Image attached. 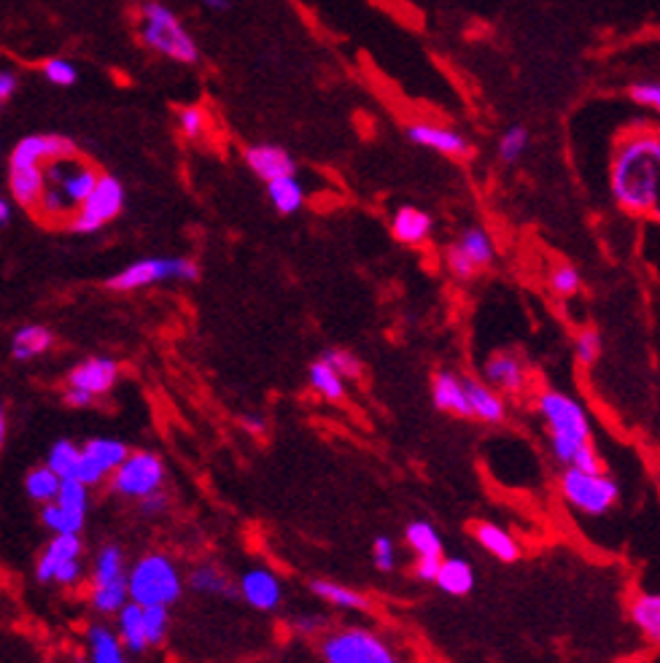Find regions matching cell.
Segmentation results:
<instances>
[{
	"label": "cell",
	"instance_id": "1",
	"mask_svg": "<svg viewBox=\"0 0 660 663\" xmlns=\"http://www.w3.org/2000/svg\"><path fill=\"white\" fill-rule=\"evenodd\" d=\"M615 203L631 216H652L660 205L658 130L639 127L617 138L609 165Z\"/></svg>",
	"mask_w": 660,
	"mask_h": 663
},
{
	"label": "cell",
	"instance_id": "2",
	"mask_svg": "<svg viewBox=\"0 0 660 663\" xmlns=\"http://www.w3.org/2000/svg\"><path fill=\"white\" fill-rule=\"evenodd\" d=\"M537 413L547 429L550 453L561 467L607 472L601 453L593 445V426L580 399L564 391L545 389L537 394Z\"/></svg>",
	"mask_w": 660,
	"mask_h": 663
},
{
	"label": "cell",
	"instance_id": "3",
	"mask_svg": "<svg viewBox=\"0 0 660 663\" xmlns=\"http://www.w3.org/2000/svg\"><path fill=\"white\" fill-rule=\"evenodd\" d=\"M103 173H97L92 165L79 162L76 157L49 162L46 165V178L54 186H46V195L38 205V213L44 219H73V213L79 211L84 200L92 195Z\"/></svg>",
	"mask_w": 660,
	"mask_h": 663
},
{
	"label": "cell",
	"instance_id": "4",
	"mask_svg": "<svg viewBox=\"0 0 660 663\" xmlns=\"http://www.w3.org/2000/svg\"><path fill=\"white\" fill-rule=\"evenodd\" d=\"M130 602L143 607H173L184 596L186 577L168 553L151 550L130 566Z\"/></svg>",
	"mask_w": 660,
	"mask_h": 663
},
{
	"label": "cell",
	"instance_id": "5",
	"mask_svg": "<svg viewBox=\"0 0 660 663\" xmlns=\"http://www.w3.org/2000/svg\"><path fill=\"white\" fill-rule=\"evenodd\" d=\"M138 36L151 52L162 54L173 62H184V65H194L200 60V49L192 33L181 25V19L176 17V11L168 9L165 3L159 0H146L141 6V27H138Z\"/></svg>",
	"mask_w": 660,
	"mask_h": 663
},
{
	"label": "cell",
	"instance_id": "6",
	"mask_svg": "<svg viewBox=\"0 0 660 663\" xmlns=\"http://www.w3.org/2000/svg\"><path fill=\"white\" fill-rule=\"evenodd\" d=\"M558 491L566 507L585 518H601L612 513L620 502V486L607 472H585L577 467H564L558 475Z\"/></svg>",
	"mask_w": 660,
	"mask_h": 663
},
{
	"label": "cell",
	"instance_id": "7",
	"mask_svg": "<svg viewBox=\"0 0 660 663\" xmlns=\"http://www.w3.org/2000/svg\"><path fill=\"white\" fill-rule=\"evenodd\" d=\"M127 575L130 569L124 564V553L119 545H103L97 550L95 564H92V593H89V604L97 615H116L130 602Z\"/></svg>",
	"mask_w": 660,
	"mask_h": 663
},
{
	"label": "cell",
	"instance_id": "8",
	"mask_svg": "<svg viewBox=\"0 0 660 663\" xmlns=\"http://www.w3.org/2000/svg\"><path fill=\"white\" fill-rule=\"evenodd\" d=\"M200 278V265L189 257H146L132 262L106 281L114 292H138L149 289L154 283L184 281L194 283Z\"/></svg>",
	"mask_w": 660,
	"mask_h": 663
},
{
	"label": "cell",
	"instance_id": "9",
	"mask_svg": "<svg viewBox=\"0 0 660 663\" xmlns=\"http://www.w3.org/2000/svg\"><path fill=\"white\" fill-rule=\"evenodd\" d=\"M321 658L324 663H402L388 642L361 626L329 631L321 639Z\"/></svg>",
	"mask_w": 660,
	"mask_h": 663
},
{
	"label": "cell",
	"instance_id": "10",
	"mask_svg": "<svg viewBox=\"0 0 660 663\" xmlns=\"http://www.w3.org/2000/svg\"><path fill=\"white\" fill-rule=\"evenodd\" d=\"M165 461L151 451H130L124 464L111 475V491L122 499L141 502L146 496L162 491Z\"/></svg>",
	"mask_w": 660,
	"mask_h": 663
},
{
	"label": "cell",
	"instance_id": "11",
	"mask_svg": "<svg viewBox=\"0 0 660 663\" xmlns=\"http://www.w3.org/2000/svg\"><path fill=\"white\" fill-rule=\"evenodd\" d=\"M124 197L127 195H124L122 181L103 173L95 189H92V195L84 200V205L68 221V230L79 232V235H92V232L103 230L106 224H111L124 211Z\"/></svg>",
	"mask_w": 660,
	"mask_h": 663
},
{
	"label": "cell",
	"instance_id": "12",
	"mask_svg": "<svg viewBox=\"0 0 660 663\" xmlns=\"http://www.w3.org/2000/svg\"><path fill=\"white\" fill-rule=\"evenodd\" d=\"M76 157V143L65 135H27L9 154V165H49V162Z\"/></svg>",
	"mask_w": 660,
	"mask_h": 663
},
{
	"label": "cell",
	"instance_id": "13",
	"mask_svg": "<svg viewBox=\"0 0 660 663\" xmlns=\"http://www.w3.org/2000/svg\"><path fill=\"white\" fill-rule=\"evenodd\" d=\"M238 596L248 607H254L259 612H275L283 602V588L281 580L275 575L273 569L267 566H254L246 569L238 580Z\"/></svg>",
	"mask_w": 660,
	"mask_h": 663
},
{
	"label": "cell",
	"instance_id": "14",
	"mask_svg": "<svg viewBox=\"0 0 660 663\" xmlns=\"http://www.w3.org/2000/svg\"><path fill=\"white\" fill-rule=\"evenodd\" d=\"M483 381L493 386V389L502 391V394L518 397L528 386V367L518 354L499 351V354H491L485 359Z\"/></svg>",
	"mask_w": 660,
	"mask_h": 663
},
{
	"label": "cell",
	"instance_id": "15",
	"mask_svg": "<svg viewBox=\"0 0 660 663\" xmlns=\"http://www.w3.org/2000/svg\"><path fill=\"white\" fill-rule=\"evenodd\" d=\"M116 381H119V364L108 356H89L81 364H76L71 372H68V386L71 389L87 391L89 397H103L108 391L114 389Z\"/></svg>",
	"mask_w": 660,
	"mask_h": 663
},
{
	"label": "cell",
	"instance_id": "16",
	"mask_svg": "<svg viewBox=\"0 0 660 663\" xmlns=\"http://www.w3.org/2000/svg\"><path fill=\"white\" fill-rule=\"evenodd\" d=\"M81 553H84V545L79 534H54L36 561V580L44 585L54 583L65 566L81 561Z\"/></svg>",
	"mask_w": 660,
	"mask_h": 663
},
{
	"label": "cell",
	"instance_id": "17",
	"mask_svg": "<svg viewBox=\"0 0 660 663\" xmlns=\"http://www.w3.org/2000/svg\"><path fill=\"white\" fill-rule=\"evenodd\" d=\"M246 165L264 184H273L278 178L297 176V162L289 151L275 143H256L246 149Z\"/></svg>",
	"mask_w": 660,
	"mask_h": 663
},
{
	"label": "cell",
	"instance_id": "18",
	"mask_svg": "<svg viewBox=\"0 0 660 663\" xmlns=\"http://www.w3.org/2000/svg\"><path fill=\"white\" fill-rule=\"evenodd\" d=\"M46 186V165H9V192L11 200L27 211H38L44 200Z\"/></svg>",
	"mask_w": 660,
	"mask_h": 663
},
{
	"label": "cell",
	"instance_id": "19",
	"mask_svg": "<svg viewBox=\"0 0 660 663\" xmlns=\"http://www.w3.org/2000/svg\"><path fill=\"white\" fill-rule=\"evenodd\" d=\"M407 138L423 149H434L445 154V157H467L469 154V141L456 130L442 127V124L432 122H415L407 127Z\"/></svg>",
	"mask_w": 660,
	"mask_h": 663
},
{
	"label": "cell",
	"instance_id": "20",
	"mask_svg": "<svg viewBox=\"0 0 660 663\" xmlns=\"http://www.w3.org/2000/svg\"><path fill=\"white\" fill-rule=\"evenodd\" d=\"M432 402L437 410H445V413H453V416L461 418H472L467 378L464 375H456V372L450 370L437 372L432 381Z\"/></svg>",
	"mask_w": 660,
	"mask_h": 663
},
{
	"label": "cell",
	"instance_id": "21",
	"mask_svg": "<svg viewBox=\"0 0 660 663\" xmlns=\"http://www.w3.org/2000/svg\"><path fill=\"white\" fill-rule=\"evenodd\" d=\"M628 618L647 645L660 647V591H642L631 596Z\"/></svg>",
	"mask_w": 660,
	"mask_h": 663
},
{
	"label": "cell",
	"instance_id": "22",
	"mask_svg": "<svg viewBox=\"0 0 660 663\" xmlns=\"http://www.w3.org/2000/svg\"><path fill=\"white\" fill-rule=\"evenodd\" d=\"M467 394L472 418L483 421V424H502L507 418V402H504V394L499 389H493L485 381L467 378Z\"/></svg>",
	"mask_w": 660,
	"mask_h": 663
},
{
	"label": "cell",
	"instance_id": "23",
	"mask_svg": "<svg viewBox=\"0 0 660 663\" xmlns=\"http://www.w3.org/2000/svg\"><path fill=\"white\" fill-rule=\"evenodd\" d=\"M434 230L432 216L421 208H413V205H402L396 208V213L391 216V235H394L399 243L405 246H421L429 240Z\"/></svg>",
	"mask_w": 660,
	"mask_h": 663
},
{
	"label": "cell",
	"instance_id": "24",
	"mask_svg": "<svg viewBox=\"0 0 660 663\" xmlns=\"http://www.w3.org/2000/svg\"><path fill=\"white\" fill-rule=\"evenodd\" d=\"M310 593H313L316 599H321V602L337 607V610H345V612H370L372 610L370 596H364V593L356 591V588H351V585L326 580V577H316V580H310Z\"/></svg>",
	"mask_w": 660,
	"mask_h": 663
},
{
	"label": "cell",
	"instance_id": "25",
	"mask_svg": "<svg viewBox=\"0 0 660 663\" xmlns=\"http://www.w3.org/2000/svg\"><path fill=\"white\" fill-rule=\"evenodd\" d=\"M472 534H475L477 545H480L488 556L496 558V561L512 564V561H518L520 558L518 540H515L504 526H499V523L491 521L475 523V531H472Z\"/></svg>",
	"mask_w": 660,
	"mask_h": 663
},
{
	"label": "cell",
	"instance_id": "26",
	"mask_svg": "<svg viewBox=\"0 0 660 663\" xmlns=\"http://www.w3.org/2000/svg\"><path fill=\"white\" fill-rule=\"evenodd\" d=\"M127 647L122 637L111 631L106 623H92L87 628V655L89 663H127Z\"/></svg>",
	"mask_w": 660,
	"mask_h": 663
},
{
	"label": "cell",
	"instance_id": "27",
	"mask_svg": "<svg viewBox=\"0 0 660 663\" xmlns=\"http://www.w3.org/2000/svg\"><path fill=\"white\" fill-rule=\"evenodd\" d=\"M116 634L122 637L124 647L130 653H146L149 637H146V607L138 602H127L116 612Z\"/></svg>",
	"mask_w": 660,
	"mask_h": 663
},
{
	"label": "cell",
	"instance_id": "28",
	"mask_svg": "<svg viewBox=\"0 0 660 663\" xmlns=\"http://www.w3.org/2000/svg\"><path fill=\"white\" fill-rule=\"evenodd\" d=\"M54 345L52 329H46L44 324H25L11 335V356L17 362H30L44 356Z\"/></svg>",
	"mask_w": 660,
	"mask_h": 663
},
{
	"label": "cell",
	"instance_id": "29",
	"mask_svg": "<svg viewBox=\"0 0 660 663\" xmlns=\"http://www.w3.org/2000/svg\"><path fill=\"white\" fill-rule=\"evenodd\" d=\"M186 585H189L194 593H203V596H235V593H238V585L229 580L227 572H224L221 566L208 564V561L189 569Z\"/></svg>",
	"mask_w": 660,
	"mask_h": 663
},
{
	"label": "cell",
	"instance_id": "30",
	"mask_svg": "<svg viewBox=\"0 0 660 663\" xmlns=\"http://www.w3.org/2000/svg\"><path fill=\"white\" fill-rule=\"evenodd\" d=\"M434 585L448 596H467L475 588V569L464 558H442L440 575Z\"/></svg>",
	"mask_w": 660,
	"mask_h": 663
},
{
	"label": "cell",
	"instance_id": "31",
	"mask_svg": "<svg viewBox=\"0 0 660 663\" xmlns=\"http://www.w3.org/2000/svg\"><path fill=\"white\" fill-rule=\"evenodd\" d=\"M81 448H84L89 459L95 461L97 467L106 469L108 478H111L116 469L122 467L124 459L130 456V448H127L122 440H114V437H92V440L84 442Z\"/></svg>",
	"mask_w": 660,
	"mask_h": 663
},
{
	"label": "cell",
	"instance_id": "32",
	"mask_svg": "<svg viewBox=\"0 0 660 663\" xmlns=\"http://www.w3.org/2000/svg\"><path fill=\"white\" fill-rule=\"evenodd\" d=\"M308 383L318 397L329 399V402H343L345 399V378L326 359L310 364Z\"/></svg>",
	"mask_w": 660,
	"mask_h": 663
},
{
	"label": "cell",
	"instance_id": "33",
	"mask_svg": "<svg viewBox=\"0 0 660 663\" xmlns=\"http://www.w3.org/2000/svg\"><path fill=\"white\" fill-rule=\"evenodd\" d=\"M41 523L52 534H81L84 523H87V513L71 510V507H65L60 502H49L41 504Z\"/></svg>",
	"mask_w": 660,
	"mask_h": 663
},
{
	"label": "cell",
	"instance_id": "34",
	"mask_svg": "<svg viewBox=\"0 0 660 663\" xmlns=\"http://www.w3.org/2000/svg\"><path fill=\"white\" fill-rule=\"evenodd\" d=\"M267 197H270L275 211L283 213V216H291V213H297L305 205V186L297 181V176L278 178L273 184H267Z\"/></svg>",
	"mask_w": 660,
	"mask_h": 663
},
{
	"label": "cell",
	"instance_id": "35",
	"mask_svg": "<svg viewBox=\"0 0 660 663\" xmlns=\"http://www.w3.org/2000/svg\"><path fill=\"white\" fill-rule=\"evenodd\" d=\"M456 246L472 259V265H475L477 270H485V267L493 262V257H496L493 238L488 235V230H483V227H469V230L461 232V238L456 240Z\"/></svg>",
	"mask_w": 660,
	"mask_h": 663
},
{
	"label": "cell",
	"instance_id": "36",
	"mask_svg": "<svg viewBox=\"0 0 660 663\" xmlns=\"http://www.w3.org/2000/svg\"><path fill=\"white\" fill-rule=\"evenodd\" d=\"M62 475H57L52 467H33L25 475V494L38 504H49L57 499L62 488Z\"/></svg>",
	"mask_w": 660,
	"mask_h": 663
},
{
	"label": "cell",
	"instance_id": "37",
	"mask_svg": "<svg viewBox=\"0 0 660 663\" xmlns=\"http://www.w3.org/2000/svg\"><path fill=\"white\" fill-rule=\"evenodd\" d=\"M405 540L410 550L418 556H442V537L440 531L434 529L429 521H413L407 523Z\"/></svg>",
	"mask_w": 660,
	"mask_h": 663
},
{
	"label": "cell",
	"instance_id": "38",
	"mask_svg": "<svg viewBox=\"0 0 660 663\" xmlns=\"http://www.w3.org/2000/svg\"><path fill=\"white\" fill-rule=\"evenodd\" d=\"M81 459V445H76L73 440H57L46 453V467H52L57 475L68 478L73 472V467L79 464Z\"/></svg>",
	"mask_w": 660,
	"mask_h": 663
},
{
	"label": "cell",
	"instance_id": "39",
	"mask_svg": "<svg viewBox=\"0 0 660 663\" xmlns=\"http://www.w3.org/2000/svg\"><path fill=\"white\" fill-rule=\"evenodd\" d=\"M528 143H531V135L523 124H512L510 130L499 138V157L504 162H518L523 154H526Z\"/></svg>",
	"mask_w": 660,
	"mask_h": 663
},
{
	"label": "cell",
	"instance_id": "40",
	"mask_svg": "<svg viewBox=\"0 0 660 663\" xmlns=\"http://www.w3.org/2000/svg\"><path fill=\"white\" fill-rule=\"evenodd\" d=\"M601 351H604V343H601V335L596 329H580L577 337H574V356L577 362L590 367L601 359Z\"/></svg>",
	"mask_w": 660,
	"mask_h": 663
},
{
	"label": "cell",
	"instance_id": "41",
	"mask_svg": "<svg viewBox=\"0 0 660 663\" xmlns=\"http://www.w3.org/2000/svg\"><path fill=\"white\" fill-rule=\"evenodd\" d=\"M550 289L558 297H574L582 289V275L572 265H555L550 270Z\"/></svg>",
	"mask_w": 660,
	"mask_h": 663
},
{
	"label": "cell",
	"instance_id": "42",
	"mask_svg": "<svg viewBox=\"0 0 660 663\" xmlns=\"http://www.w3.org/2000/svg\"><path fill=\"white\" fill-rule=\"evenodd\" d=\"M44 76L49 84L54 87H73L79 81V71L71 60L65 57H52V60L44 62Z\"/></svg>",
	"mask_w": 660,
	"mask_h": 663
},
{
	"label": "cell",
	"instance_id": "43",
	"mask_svg": "<svg viewBox=\"0 0 660 663\" xmlns=\"http://www.w3.org/2000/svg\"><path fill=\"white\" fill-rule=\"evenodd\" d=\"M170 631V607H146V637L149 645L157 647L165 642Z\"/></svg>",
	"mask_w": 660,
	"mask_h": 663
},
{
	"label": "cell",
	"instance_id": "44",
	"mask_svg": "<svg viewBox=\"0 0 660 663\" xmlns=\"http://www.w3.org/2000/svg\"><path fill=\"white\" fill-rule=\"evenodd\" d=\"M205 124H208V116H205V108L200 106H186L178 111V130L184 138L189 141H197L205 135Z\"/></svg>",
	"mask_w": 660,
	"mask_h": 663
},
{
	"label": "cell",
	"instance_id": "45",
	"mask_svg": "<svg viewBox=\"0 0 660 663\" xmlns=\"http://www.w3.org/2000/svg\"><path fill=\"white\" fill-rule=\"evenodd\" d=\"M54 502L65 504V507H71V510H81V513H87L89 510V486H84L81 480L65 478L62 480L60 494Z\"/></svg>",
	"mask_w": 660,
	"mask_h": 663
},
{
	"label": "cell",
	"instance_id": "46",
	"mask_svg": "<svg viewBox=\"0 0 660 663\" xmlns=\"http://www.w3.org/2000/svg\"><path fill=\"white\" fill-rule=\"evenodd\" d=\"M628 98L634 100L636 106L650 108L660 116V81H634L628 87Z\"/></svg>",
	"mask_w": 660,
	"mask_h": 663
},
{
	"label": "cell",
	"instance_id": "47",
	"mask_svg": "<svg viewBox=\"0 0 660 663\" xmlns=\"http://www.w3.org/2000/svg\"><path fill=\"white\" fill-rule=\"evenodd\" d=\"M372 561H375V569L383 572V575H391L396 569V545L391 537H375L372 542Z\"/></svg>",
	"mask_w": 660,
	"mask_h": 663
},
{
	"label": "cell",
	"instance_id": "48",
	"mask_svg": "<svg viewBox=\"0 0 660 663\" xmlns=\"http://www.w3.org/2000/svg\"><path fill=\"white\" fill-rule=\"evenodd\" d=\"M321 359H326V362L332 364V367H335L343 378H359L361 375L359 359H356L351 351H343V348H329V351L321 354Z\"/></svg>",
	"mask_w": 660,
	"mask_h": 663
},
{
	"label": "cell",
	"instance_id": "49",
	"mask_svg": "<svg viewBox=\"0 0 660 663\" xmlns=\"http://www.w3.org/2000/svg\"><path fill=\"white\" fill-rule=\"evenodd\" d=\"M445 265H448V270L456 275L458 281H469V278H475L477 275V267L472 265V259H469L456 243L448 246V251H445Z\"/></svg>",
	"mask_w": 660,
	"mask_h": 663
},
{
	"label": "cell",
	"instance_id": "50",
	"mask_svg": "<svg viewBox=\"0 0 660 663\" xmlns=\"http://www.w3.org/2000/svg\"><path fill=\"white\" fill-rule=\"evenodd\" d=\"M291 628L300 637H318L326 628V618L324 615H297V618H291Z\"/></svg>",
	"mask_w": 660,
	"mask_h": 663
},
{
	"label": "cell",
	"instance_id": "51",
	"mask_svg": "<svg viewBox=\"0 0 660 663\" xmlns=\"http://www.w3.org/2000/svg\"><path fill=\"white\" fill-rule=\"evenodd\" d=\"M442 556H418L415 558V577L423 583H434L440 575Z\"/></svg>",
	"mask_w": 660,
	"mask_h": 663
},
{
	"label": "cell",
	"instance_id": "52",
	"mask_svg": "<svg viewBox=\"0 0 660 663\" xmlns=\"http://www.w3.org/2000/svg\"><path fill=\"white\" fill-rule=\"evenodd\" d=\"M138 504H141L143 515H159V513H165V510H168L170 499H168V494H165V491H157V494L146 496V499H141Z\"/></svg>",
	"mask_w": 660,
	"mask_h": 663
},
{
	"label": "cell",
	"instance_id": "53",
	"mask_svg": "<svg viewBox=\"0 0 660 663\" xmlns=\"http://www.w3.org/2000/svg\"><path fill=\"white\" fill-rule=\"evenodd\" d=\"M17 73L14 71H0V103H9L17 95Z\"/></svg>",
	"mask_w": 660,
	"mask_h": 663
},
{
	"label": "cell",
	"instance_id": "54",
	"mask_svg": "<svg viewBox=\"0 0 660 663\" xmlns=\"http://www.w3.org/2000/svg\"><path fill=\"white\" fill-rule=\"evenodd\" d=\"M62 399H65V405H71V407L95 405V397H89L87 391L71 389V386H65V394H62Z\"/></svg>",
	"mask_w": 660,
	"mask_h": 663
},
{
	"label": "cell",
	"instance_id": "55",
	"mask_svg": "<svg viewBox=\"0 0 660 663\" xmlns=\"http://www.w3.org/2000/svg\"><path fill=\"white\" fill-rule=\"evenodd\" d=\"M208 11H229L232 9V3L229 0H200Z\"/></svg>",
	"mask_w": 660,
	"mask_h": 663
},
{
	"label": "cell",
	"instance_id": "56",
	"mask_svg": "<svg viewBox=\"0 0 660 663\" xmlns=\"http://www.w3.org/2000/svg\"><path fill=\"white\" fill-rule=\"evenodd\" d=\"M9 221H11V203L3 197V200H0V224L6 227Z\"/></svg>",
	"mask_w": 660,
	"mask_h": 663
},
{
	"label": "cell",
	"instance_id": "57",
	"mask_svg": "<svg viewBox=\"0 0 660 663\" xmlns=\"http://www.w3.org/2000/svg\"><path fill=\"white\" fill-rule=\"evenodd\" d=\"M246 421H248V426H251V429H256V432L262 429V418H259V416H248Z\"/></svg>",
	"mask_w": 660,
	"mask_h": 663
},
{
	"label": "cell",
	"instance_id": "58",
	"mask_svg": "<svg viewBox=\"0 0 660 663\" xmlns=\"http://www.w3.org/2000/svg\"><path fill=\"white\" fill-rule=\"evenodd\" d=\"M0 440H6V416H0Z\"/></svg>",
	"mask_w": 660,
	"mask_h": 663
},
{
	"label": "cell",
	"instance_id": "59",
	"mask_svg": "<svg viewBox=\"0 0 660 663\" xmlns=\"http://www.w3.org/2000/svg\"><path fill=\"white\" fill-rule=\"evenodd\" d=\"M652 216H655V221H658V224H660V205H658V208H655V213H652Z\"/></svg>",
	"mask_w": 660,
	"mask_h": 663
},
{
	"label": "cell",
	"instance_id": "60",
	"mask_svg": "<svg viewBox=\"0 0 660 663\" xmlns=\"http://www.w3.org/2000/svg\"><path fill=\"white\" fill-rule=\"evenodd\" d=\"M658 165H660V130H658Z\"/></svg>",
	"mask_w": 660,
	"mask_h": 663
}]
</instances>
